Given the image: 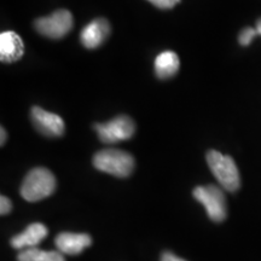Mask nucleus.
Segmentation results:
<instances>
[{
    "mask_svg": "<svg viewBox=\"0 0 261 261\" xmlns=\"http://www.w3.org/2000/svg\"><path fill=\"white\" fill-rule=\"evenodd\" d=\"M48 230L44 224L41 223H34L31 224L27 228L11 240V246L15 249L24 250L29 249V248H35L44 238L47 236Z\"/></svg>",
    "mask_w": 261,
    "mask_h": 261,
    "instance_id": "11",
    "label": "nucleus"
},
{
    "mask_svg": "<svg viewBox=\"0 0 261 261\" xmlns=\"http://www.w3.org/2000/svg\"><path fill=\"white\" fill-rule=\"evenodd\" d=\"M256 35H257V32L255 28H250V27L244 28L243 31L241 32L238 41H240V44L242 45V46H248Z\"/></svg>",
    "mask_w": 261,
    "mask_h": 261,
    "instance_id": "14",
    "label": "nucleus"
},
{
    "mask_svg": "<svg viewBox=\"0 0 261 261\" xmlns=\"http://www.w3.org/2000/svg\"><path fill=\"white\" fill-rule=\"evenodd\" d=\"M195 200L203 204L207 212V215L215 223H221L226 219L227 205L226 198L221 189L215 185H207V187L195 188L194 192Z\"/></svg>",
    "mask_w": 261,
    "mask_h": 261,
    "instance_id": "4",
    "label": "nucleus"
},
{
    "mask_svg": "<svg viewBox=\"0 0 261 261\" xmlns=\"http://www.w3.org/2000/svg\"><path fill=\"white\" fill-rule=\"evenodd\" d=\"M0 135H2V140H0V142H2V145H4L6 140V130L3 128V127H2V133H0Z\"/></svg>",
    "mask_w": 261,
    "mask_h": 261,
    "instance_id": "18",
    "label": "nucleus"
},
{
    "mask_svg": "<svg viewBox=\"0 0 261 261\" xmlns=\"http://www.w3.org/2000/svg\"><path fill=\"white\" fill-rule=\"evenodd\" d=\"M160 261H187L184 260L182 257H179L175 254H173L172 252H163L161 255V260Z\"/></svg>",
    "mask_w": 261,
    "mask_h": 261,
    "instance_id": "17",
    "label": "nucleus"
},
{
    "mask_svg": "<svg viewBox=\"0 0 261 261\" xmlns=\"http://www.w3.org/2000/svg\"><path fill=\"white\" fill-rule=\"evenodd\" d=\"M56 178L46 168H34L25 175L21 187V196L28 202H38L54 194Z\"/></svg>",
    "mask_w": 261,
    "mask_h": 261,
    "instance_id": "2",
    "label": "nucleus"
},
{
    "mask_svg": "<svg viewBox=\"0 0 261 261\" xmlns=\"http://www.w3.org/2000/svg\"><path fill=\"white\" fill-rule=\"evenodd\" d=\"M92 238L87 233L62 232L55 240L57 250L64 255H77L91 246Z\"/></svg>",
    "mask_w": 261,
    "mask_h": 261,
    "instance_id": "8",
    "label": "nucleus"
},
{
    "mask_svg": "<svg viewBox=\"0 0 261 261\" xmlns=\"http://www.w3.org/2000/svg\"><path fill=\"white\" fill-rule=\"evenodd\" d=\"M24 44L15 32H4L0 34V60L4 63H14L23 56Z\"/></svg>",
    "mask_w": 261,
    "mask_h": 261,
    "instance_id": "10",
    "label": "nucleus"
},
{
    "mask_svg": "<svg viewBox=\"0 0 261 261\" xmlns=\"http://www.w3.org/2000/svg\"><path fill=\"white\" fill-rule=\"evenodd\" d=\"M207 163L221 188L230 192H234L240 189V172L231 156L221 154L217 150H211L207 152Z\"/></svg>",
    "mask_w": 261,
    "mask_h": 261,
    "instance_id": "3",
    "label": "nucleus"
},
{
    "mask_svg": "<svg viewBox=\"0 0 261 261\" xmlns=\"http://www.w3.org/2000/svg\"><path fill=\"white\" fill-rule=\"evenodd\" d=\"M109 33L110 24L107 19L97 18L81 31L80 40L86 48H96L106 41Z\"/></svg>",
    "mask_w": 261,
    "mask_h": 261,
    "instance_id": "9",
    "label": "nucleus"
},
{
    "mask_svg": "<svg viewBox=\"0 0 261 261\" xmlns=\"http://www.w3.org/2000/svg\"><path fill=\"white\" fill-rule=\"evenodd\" d=\"M159 9H173L175 5L180 3V0H148Z\"/></svg>",
    "mask_w": 261,
    "mask_h": 261,
    "instance_id": "15",
    "label": "nucleus"
},
{
    "mask_svg": "<svg viewBox=\"0 0 261 261\" xmlns=\"http://www.w3.org/2000/svg\"><path fill=\"white\" fill-rule=\"evenodd\" d=\"M32 121L39 132L48 137H61L64 135V121L57 114L46 112L40 107L32 108Z\"/></svg>",
    "mask_w": 261,
    "mask_h": 261,
    "instance_id": "7",
    "label": "nucleus"
},
{
    "mask_svg": "<svg viewBox=\"0 0 261 261\" xmlns=\"http://www.w3.org/2000/svg\"><path fill=\"white\" fill-rule=\"evenodd\" d=\"M11 210H12L11 201H10L8 197H5V196H2V197H0V213H2V215L9 214L10 212H11Z\"/></svg>",
    "mask_w": 261,
    "mask_h": 261,
    "instance_id": "16",
    "label": "nucleus"
},
{
    "mask_svg": "<svg viewBox=\"0 0 261 261\" xmlns=\"http://www.w3.org/2000/svg\"><path fill=\"white\" fill-rule=\"evenodd\" d=\"M94 130L99 139L107 144L122 142L132 138L136 132V125L128 116L121 115L104 123H94Z\"/></svg>",
    "mask_w": 261,
    "mask_h": 261,
    "instance_id": "5",
    "label": "nucleus"
},
{
    "mask_svg": "<svg viewBox=\"0 0 261 261\" xmlns=\"http://www.w3.org/2000/svg\"><path fill=\"white\" fill-rule=\"evenodd\" d=\"M18 261H65L63 254L58 250H41L38 248H29L21 250L17 256Z\"/></svg>",
    "mask_w": 261,
    "mask_h": 261,
    "instance_id": "13",
    "label": "nucleus"
},
{
    "mask_svg": "<svg viewBox=\"0 0 261 261\" xmlns=\"http://www.w3.org/2000/svg\"><path fill=\"white\" fill-rule=\"evenodd\" d=\"M180 68V61L173 51H165L155 60V73L160 79H168L177 74Z\"/></svg>",
    "mask_w": 261,
    "mask_h": 261,
    "instance_id": "12",
    "label": "nucleus"
},
{
    "mask_svg": "<svg viewBox=\"0 0 261 261\" xmlns=\"http://www.w3.org/2000/svg\"><path fill=\"white\" fill-rule=\"evenodd\" d=\"M255 29H256V32H257V35H261V18L256 22Z\"/></svg>",
    "mask_w": 261,
    "mask_h": 261,
    "instance_id": "19",
    "label": "nucleus"
},
{
    "mask_svg": "<svg viewBox=\"0 0 261 261\" xmlns=\"http://www.w3.org/2000/svg\"><path fill=\"white\" fill-rule=\"evenodd\" d=\"M73 24V15L68 10H57L50 16L38 18L34 22V28L44 37L61 39L71 31Z\"/></svg>",
    "mask_w": 261,
    "mask_h": 261,
    "instance_id": "6",
    "label": "nucleus"
},
{
    "mask_svg": "<svg viewBox=\"0 0 261 261\" xmlns=\"http://www.w3.org/2000/svg\"><path fill=\"white\" fill-rule=\"evenodd\" d=\"M93 166L98 171L117 178H126L135 169V159L127 151L117 149H106L93 156Z\"/></svg>",
    "mask_w": 261,
    "mask_h": 261,
    "instance_id": "1",
    "label": "nucleus"
}]
</instances>
